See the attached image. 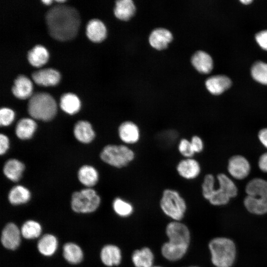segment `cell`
Here are the masks:
<instances>
[{
	"mask_svg": "<svg viewBox=\"0 0 267 267\" xmlns=\"http://www.w3.org/2000/svg\"><path fill=\"white\" fill-rule=\"evenodd\" d=\"M45 20L49 35L61 41L74 38L80 23L78 11L73 7L61 4L49 9L45 14Z\"/></svg>",
	"mask_w": 267,
	"mask_h": 267,
	"instance_id": "1",
	"label": "cell"
},
{
	"mask_svg": "<svg viewBox=\"0 0 267 267\" xmlns=\"http://www.w3.org/2000/svg\"><path fill=\"white\" fill-rule=\"evenodd\" d=\"M217 179L219 186L216 188L214 177L210 174L204 177L201 185L202 195L214 206L224 205L237 196L238 189L232 180L224 174H219Z\"/></svg>",
	"mask_w": 267,
	"mask_h": 267,
	"instance_id": "2",
	"label": "cell"
},
{
	"mask_svg": "<svg viewBox=\"0 0 267 267\" xmlns=\"http://www.w3.org/2000/svg\"><path fill=\"white\" fill-rule=\"evenodd\" d=\"M166 232L169 241L163 245L162 254L169 261L178 260L188 249L190 240L189 229L183 223L175 221L167 225Z\"/></svg>",
	"mask_w": 267,
	"mask_h": 267,
	"instance_id": "3",
	"label": "cell"
},
{
	"mask_svg": "<svg viewBox=\"0 0 267 267\" xmlns=\"http://www.w3.org/2000/svg\"><path fill=\"white\" fill-rule=\"evenodd\" d=\"M247 195L243 201L246 210L256 215L267 213V181L255 178L250 180L245 187Z\"/></svg>",
	"mask_w": 267,
	"mask_h": 267,
	"instance_id": "4",
	"label": "cell"
},
{
	"mask_svg": "<svg viewBox=\"0 0 267 267\" xmlns=\"http://www.w3.org/2000/svg\"><path fill=\"white\" fill-rule=\"evenodd\" d=\"M211 260L216 267H231L236 260L237 250L234 242L225 237H215L209 243Z\"/></svg>",
	"mask_w": 267,
	"mask_h": 267,
	"instance_id": "5",
	"label": "cell"
},
{
	"mask_svg": "<svg viewBox=\"0 0 267 267\" xmlns=\"http://www.w3.org/2000/svg\"><path fill=\"white\" fill-rule=\"evenodd\" d=\"M100 158L107 165L121 169L128 167L134 161L136 153L132 147L123 143L109 144L103 148Z\"/></svg>",
	"mask_w": 267,
	"mask_h": 267,
	"instance_id": "6",
	"label": "cell"
},
{
	"mask_svg": "<svg viewBox=\"0 0 267 267\" xmlns=\"http://www.w3.org/2000/svg\"><path fill=\"white\" fill-rule=\"evenodd\" d=\"M28 110L33 118L47 121L55 115L57 105L54 98L48 93L37 92L31 96L28 103Z\"/></svg>",
	"mask_w": 267,
	"mask_h": 267,
	"instance_id": "7",
	"label": "cell"
},
{
	"mask_svg": "<svg viewBox=\"0 0 267 267\" xmlns=\"http://www.w3.org/2000/svg\"><path fill=\"white\" fill-rule=\"evenodd\" d=\"M160 207L165 214L175 221L182 219L187 208L186 201L179 192L172 188L163 190Z\"/></svg>",
	"mask_w": 267,
	"mask_h": 267,
	"instance_id": "8",
	"label": "cell"
},
{
	"mask_svg": "<svg viewBox=\"0 0 267 267\" xmlns=\"http://www.w3.org/2000/svg\"><path fill=\"white\" fill-rule=\"evenodd\" d=\"M100 203L99 196L94 190L90 188L75 192L72 196L71 207L77 213L92 212L97 209Z\"/></svg>",
	"mask_w": 267,
	"mask_h": 267,
	"instance_id": "9",
	"label": "cell"
},
{
	"mask_svg": "<svg viewBox=\"0 0 267 267\" xmlns=\"http://www.w3.org/2000/svg\"><path fill=\"white\" fill-rule=\"evenodd\" d=\"M117 134L121 143L131 147L139 143L141 138L139 125L129 120L120 123L117 128Z\"/></svg>",
	"mask_w": 267,
	"mask_h": 267,
	"instance_id": "10",
	"label": "cell"
},
{
	"mask_svg": "<svg viewBox=\"0 0 267 267\" xmlns=\"http://www.w3.org/2000/svg\"><path fill=\"white\" fill-rule=\"evenodd\" d=\"M176 171L183 179L192 180L199 177L201 168L199 162L194 157L182 158L176 164Z\"/></svg>",
	"mask_w": 267,
	"mask_h": 267,
	"instance_id": "11",
	"label": "cell"
},
{
	"mask_svg": "<svg viewBox=\"0 0 267 267\" xmlns=\"http://www.w3.org/2000/svg\"><path fill=\"white\" fill-rule=\"evenodd\" d=\"M251 166L248 160L240 155L231 157L228 163L227 170L230 176L237 179H243L250 173Z\"/></svg>",
	"mask_w": 267,
	"mask_h": 267,
	"instance_id": "12",
	"label": "cell"
},
{
	"mask_svg": "<svg viewBox=\"0 0 267 267\" xmlns=\"http://www.w3.org/2000/svg\"><path fill=\"white\" fill-rule=\"evenodd\" d=\"M20 234L18 227L13 223H9L1 232V242L6 249H16L20 242Z\"/></svg>",
	"mask_w": 267,
	"mask_h": 267,
	"instance_id": "13",
	"label": "cell"
},
{
	"mask_svg": "<svg viewBox=\"0 0 267 267\" xmlns=\"http://www.w3.org/2000/svg\"><path fill=\"white\" fill-rule=\"evenodd\" d=\"M32 77L38 85L49 86L56 85L60 80V75L57 70L46 68L34 72L32 74Z\"/></svg>",
	"mask_w": 267,
	"mask_h": 267,
	"instance_id": "14",
	"label": "cell"
},
{
	"mask_svg": "<svg viewBox=\"0 0 267 267\" xmlns=\"http://www.w3.org/2000/svg\"><path fill=\"white\" fill-rule=\"evenodd\" d=\"M172 40L171 33L164 28H157L153 30L149 38L150 45L158 50L166 48Z\"/></svg>",
	"mask_w": 267,
	"mask_h": 267,
	"instance_id": "15",
	"label": "cell"
},
{
	"mask_svg": "<svg viewBox=\"0 0 267 267\" xmlns=\"http://www.w3.org/2000/svg\"><path fill=\"white\" fill-rule=\"evenodd\" d=\"M32 89L30 79L24 75H19L14 81L12 92L18 98L25 99L31 95Z\"/></svg>",
	"mask_w": 267,
	"mask_h": 267,
	"instance_id": "16",
	"label": "cell"
},
{
	"mask_svg": "<svg viewBox=\"0 0 267 267\" xmlns=\"http://www.w3.org/2000/svg\"><path fill=\"white\" fill-rule=\"evenodd\" d=\"M86 34L90 41L93 42H100L106 36V29L100 20L96 19H91L87 25Z\"/></svg>",
	"mask_w": 267,
	"mask_h": 267,
	"instance_id": "17",
	"label": "cell"
},
{
	"mask_svg": "<svg viewBox=\"0 0 267 267\" xmlns=\"http://www.w3.org/2000/svg\"><path fill=\"white\" fill-rule=\"evenodd\" d=\"M231 82L229 78L224 75H216L206 81L208 90L213 94H220L229 88Z\"/></svg>",
	"mask_w": 267,
	"mask_h": 267,
	"instance_id": "18",
	"label": "cell"
},
{
	"mask_svg": "<svg viewBox=\"0 0 267 267\" xmlns=\"http://www.w3.org/2000/svg\"><path fill=\"white\" fill-rule=\"evenodd\" d=\"M100 258L105 266H117L121 261L120 249L115 245H107L104 246L101 251Z\"/></svg>",
	"mask_w": 267,
	"mask_h": 267,
	"instance_id": "19",
	"label": "cell"
},
{
	"mask_svg": "<svg viewBox=\"0 0 267 267\" xmlns=\"http://www.w3.org/2000/svg\"><path fill=\"white\" fill-rule=\"evenodd\" d=\"M75 137L83 143H89L95 137V133L90 124L86 121L78 122L74 129Z\"/></svg>",
	"mask_w": 267,
	"mask_h": 267,
	"instance_id": "20",
	"label": "cell"
},
{
	"mask_svg": "<svg viewBox=\"0 0 267 267\" xmlns=\"http://www.w3.org/2000/svg\"><path fill=\"white\" fill-rule=\"evenodd\" d=\"M191 62L198 71L204 74L210 72L213 67L211 57L203 51L196 52L191 58Z\"/></svg>",
	"mask_w": 267,
	"mask_h": 267,
	"instance_id": "21",
	"label": "cell"
},
{
	"mask_svg": "<svg viewBox=\"0 0 267 267\" xmlns=\"http://www.w3.org/2000/svg\"><path fill=\"white\" fill-rule=\"evenodd\" d=\"M132 259L135 267H152L154 255L149 248L144 247L134 251Z\"/></svg>",
	"mask_w": 267,
	"mask_h": 267,
	"instance_id": "22",
	"label": "cell"
},
{
	"mask_svg": "<svg viewBox=\"0 0 267 267\" xmlns=\"http://www.w3.org/2000/svg\"><path fill=\"white\" fill-rule=\"evenodd\" d=\"M24 165L17 159L8 160L3 167V173L10 180L17 181L21 178L24 170Z\"/></svg>",
	"mask_w": 267,
	"mask_h": 267,
	"instance_id": "23",
	"label": "cell"
},
{
	"mask_svg": "<svg viewBox=\"0 0 267 267\" xmlns=\"http://www.w3.org/2000/svg\"><path fill=\"white\" fill-rule=\"evenodd\" d=\"M37 128L36 122L30 118H23L17 124L15 133L17 137L22 139L31 138Z\"/></svg>",
	"mask_w": 267,
	"mask_h": 267,
	"instance_id": "24",
	"label": "cell"
},
{
	"mask_svg": "<svg viewBox=\"0 0 267 267\" xmlns=\"http://www.w3.org/2000/svg\"><path fill=\"white\" fill-rule=\"evenodd\" d=\"M27 58L29 63L32 66L40 67L47 62L48 53L44 46L37 45L29 51Z\"/></svg>",
	"mask_w": 267,
	"mask_h": 267,
	"instance_id": "25",
	"label": "cell"
},
{
	"mask_svg": "<svg viewBox=\"0 0 267 267\" xmlns=\"http://www.w3.org/2000/svg\"><path fill=\"white\" fill-rule=\"evenodd\" d=\"M78 175L80 182L88 187L94 186L98 181L99 174L97 171L90 166H82L79 170Z\"/></svg>",
	"mask_w": 267,
	"mask_h": 267,
	"instance_id": "26",
	"label": "cell"
},
{
	"mask_svg": "<svg viewBox=\"0 0 267 267\" xmlns=\"http://www.w3.org/2000/svg\"><path fill=\"white\" fill-rule=\"evenodd\" d=\"M135 6L131 0H120L116 2L114 14L122 20H129L134 13Z\"/></svg>",
	"mask_w": 267,
	"mask_h": 267,
	"instance_id": "27",
	"label": "cell"
},
{
	"mask_svg": "<svg viewBox=\"0 0 267 267\" xmlns=\"http://www.w3.org/2000/svg\"><path fill=\"white\" fill-rule=\"evenodd\" d=\"M58 242L56 238L52 234H46L42 237L38 243V249L43 255L50 256L56 250Z\"/></svg>",
	"mask_w": 267,
	"mask_h": 267,
	"instance_id": "28",
	"label": "cell"
},
{
	"mask_svg": "<svg viewBox=\"0 0 267 267\" xmlns=\"http://www.w3.org/2000/svg\"><path fill=\"white\" fill-rule=\"evenodd\" d=\"M60 105L64 112L69 114H74L80 110L81 102L76 95L67 93L61 97Z\"/></svg>",
	"mask_w": 267,
	"mask_h": 267,
	"instance_id": "29",
	"label": "cell"
},
{
	"mask_svg": "<svg viewBox=\"0 0 267 267\" xmlns=\"http://www.w3.org/2000/svg\"><path fill=\"white\" fill-rule=\"evenodd\" d=\"M63 256L65 260L72 264L81 262L83 258L81 248L73 243H67L63 246Z\"/></svg>",
	"mask_w": 267,
	"mask_h": 267,
	"instance_id": "30",
	"label": "cell"
},
{
	"mask_svg": "<svg viewBox=\"0 0 267 267\" xmlns=\"http://www.w3.org/2000/svg\"><path fill=\"white\" fill-rule=\"evenodd\" d=\"M29 190L22 185L13 187L8 194V200L13 205H19L27 202L30 199Z\"/></svg>",
	"mask_w": 267,
	"mask_h": 267,
	"instance_id": "31",
	"label": "cell"
},
{
	"mask_svg": "<svg viewBox=\"0 0 267 267\" xmlns=\"http://www.w3.org/2000/svg\"><path fill=\"white\" fill-rule=\"evenodd\" d=\"M42 227L39 223L32 220L26 222L22 226L21 233L25 238L34 239L40 236Z\"/></svg>",
	"mask_w": 267,
	"mask_h": 267,
	"instance_id": "32",
	"label": "cell"
},
{
	"mask_svg": "<svg viewBox=\"0 0 267 267\" xmlns=\"http://www.w3.org/2000/svg\"><path fill=\"white\" fill-rule=\"evenodd\" d=\"M112 206L115 212L121 217L131 215L134 210L133 205L121 197H116L113 202Z\"/></svg>",
	"mask_w": 267,
	"mask_h": 267,
	"instance_id": "33",
	"label": "cell"
},
{
	"mask_svg": "<svg viewBox=\"0 0 267 267\" xmlns=\"http://www.w3.org/2000/svg\"><path fill=\"white\" fill-rule=\"evenodd\" d=\"M251 74L257 81L267 85V63L262 61L254 63L251 69Z\"/></svg>",
	"mask_w": 267,
	"mask_h": 267,
	"instance_id": "34",
	"label": "cell"
},
{
	"mask_svg": "<svg viewBox=\"0 0 267 267\" xmlns=\"http://www.w3.org/2000/svg\"><path fill=\"white\" fill-rule=\"evenodd\" d=\"M177 150L179 154L183 158L194 157L195 155L190 139L186 137H182L178 140Z\"/></svg>",
	"mask_w": 267,
	"mask_h": 267,
	"instance_id": "35",
	"label": "cell"
},
{
	"mask_svg": "<svg viewBox=\"0 0 267 267\" xmlns=\"http://www.w3.org/2000/svg\"><path fill=\"white\" fill-rule=\"evenodd\" d=\"M14 119L13 111L8 108H1L0 110V124L1 126L10 125Z\"/></svg>",
	"mask_w": 267,
	"mask_h": 267,
	"instance_id": "36",
	"label": "cell"
},
{
	"mask_svg": "<svg viewBox=\"0 0 267 267\" xmlns=\"http://www.w3.org/2000/svg\"><path fill=\"white\" fill-rule=\"evenodd\" d=\"M189 139L195 154L201 153L204 147L202 139L197 135H193Z\"/></svg>",
	"mask_w": 267,
	"mask_h": 267,
	"instance_id": "37",
	"label": "cell"
},
{
	"mask_svg": "<svg viewBox=\"0 0 267 267\" xmlns=\"http://www.w3.org/2000/svg\"><path fill=\"white\" fill-rule=\"evenodd\" d=\"M256 40L261 47L267 50V30L257 33L256 35Z\"/></svg>",
	"mask_w": 267,
	"mask_h": 267,
	"instance_id": "38",
	"label": "cell"
},
{
	"mask_svg": "<svg viewBox=\"0 0 267 267\" xmlns=\"http://www.w3.org/2000/svg\"><path fill=\"white\" fill-rule=\"evenodd\" d=\"M9 147L8 138L4 134L0 135V153L1 155L5 153Z\"/></svg>",
	"mask_w": 267,
	"mask_h": 267,
	"instance_id": "39",
	"label": "cell"
},
{
	"mask_svg": "<svg viewBox=\"0 0 267 267\" xmlns=\"http://www.w3.org/2000/svg\"><path fill=\"white\" fill-rule=\"evenodd\" d=\"M258 166L262 171L267 173V152L263 154L260 157Z\"/></svg>",
	"mask_w": 267,
	"mask_h": 267,
	"instance_id": "40",
	"label": "cell"
},
{
	"mask_svg": "<svg viewBox=\"0 0 267 267\" xmlns=\"http://www.w3.org/2000/svg\"><path fill=\"white\" fill-rule=\"evenodd\" d=\"M258 136L261 143L267 148V128L261 129L259 131Z\"/></svg>",
	"mask_w": 267,
	"mask_h": 267,
	"instance_id": "41",
	"label": "cell"
},
{
	"mask_svg": "<svg viewBox=\"0 0 267 267\" xmlns=\"http://www.w3.org/2000/svg\"><path fill=\"white\" fill-rule=\"evenodd\" d=\"M42 1L45 4L48 5V4H50L51 3L52 0H42Z\"/></svg>",
	"mask_w": 267,
	"mask_h": 267,
	"instance_id": "42",
	"label": "cell"
},
{
	"mask_svg": "<svg viewBox=\"0 0 267 267\" xmlns=\"http://www.w3.org/2000/svg\"><path fill=\"white\" fill-rule=\"evenodd\" d=\"M252 0H241L240 1L244 4H248L252 2Z\"/></svg>",
	"mask_w": 267,
	"mask_h": 267,
	"instance_id": "43",
	"label": "cell"
},
{
	"mask_svg": "<svg viewBox=\"0 0 267 267\" xmlns=\"http://www.w3.org/2000/svg\"><path fill=\"white\" fill-rule=\"evenodd\" d=\"M56 2H63L65 1V0H56Z\"/></svg>",
	"mask_w": 267,
	"mask_h": 267,
	"instance_id": "44",
	"label": "cell"
},
{
	"mask_svg": "<svg viewBox=\"0 0 267 267\" xmlns=\"http://www.w3.org/2000/svg\"><path fill=\"white\" fill-rule=\"evenodd\" d=\"M195 267V266L194 267V266H193V267Z\"/></svg>",
	"mask_w": 267,
	"mask_h": 267,
	"instance_id": "45",
	"label": "cell"
},
{
	"mask_svg": "<svg viewBox=\"0 0 267 267\" xmlns=\"http://www.w3.org/2000/svg\"></svg>",
	"mask_w": 267,
	"mask_h": 267,
	"instance_id": "46",
	"label": "cell"
}]
</instances>
